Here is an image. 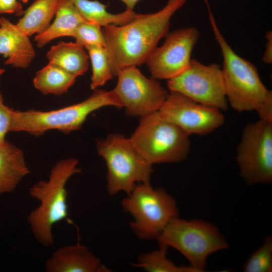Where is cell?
Wrapping results in <instances>:
<instances>
[{"label":"cell","instance_id":"cell-17","mask_svg":"<svg viewBox=\"0 0 272 272\" xmlns=\"http://www.w3.org/2000/svg\"><path fill=\"white\" fill-rule=\"evenodd\" d=\"M84 21L71 0H62L53 22L43 32L35 37L37 46L43 47L58 37H73L77 27Z\"/></svg>","mask_w":272,"mask_h":272},{"label":"cell","instance_id":"cell-14","mask_svg":"<svg viewBox=\"0 0 272 272\" xmlns=\"http://www.w3.org/2000/svg\"><path fill=\"white\" fill-rule=\"evenodd\" d=\"M47 272H109L89 248L78 242L57 249L45 264Z\"/></svg>","mask_w":272,"mask_h":272},{"label":"cell","instance_id":"cell-31","mask_svg":"<svg viewBox=\"0 0 272 272\" xmlns=\"http://www.w3.org/2000/svg\"><path fill=\"white\" fill-rule=\"evenodd\" d=\"M24 3H26L28 2V0H20Z\"/></svg>","mask_w":272,"mask_h":272},{"label":"cell","instance_id":"cell-10","mask_svg":"<svg viewBox=\"0 0 272 272\" xmlns=\"http://www.w3.org/2000/svg\"><path fill=\"white\" fill-rule=\"evenodd\" d=\"M170 92L179 93L192 100L220 110H226V98L222 68L213 63L205 65L191 59L189 66L168 80Z\"/></svg>","mask_w":272,"mask_h":272},{"label":"cell","instance_id":"cell-16","mask_svg":"<svg viewBox=\"0 0 272 272\" xmlns=\"http://www.w3.org/2000/svg\"><path fill=\"white\" fill-rule=\"evenodd\" d=\"M30 173L20 149L7 141L0 144V195L13 192Z\"/></svg>","mask_w":272,"mask_h":272},{"label":"cell","instance_id":"cell-29","mask_svg":"<svg viewBox=\"0 0 272 272\" xmlns=\"http://www.w3.org/2000/svg\"><path fill=\"white\" fill-rule=\"evenodd\" d=\"M126 6L127 10L133 11V9L137 4V3L140 0H120ZM173 0H168V1H171Z\"/></svg>","mask_w":272,"mask_h":272},{"label":"cell","instance_id":"cell-12","mask_svg":"<svg viewBox=\"0 0 272 272\" xmlns=\"http://www.w3.org/2000/svg\"><path fill=\"white\" fill-rule=\"evenodd\" d=\"M199 36V32L194 27L168 33L164 43L156 47L146 61L152 77L168 80L186 70Z\"/></svg>","mask_w":272,"mask_h":272},{"label":"cell","instance_id":"cell-28","mask_svg":"<svg viewBox=\"0 0 272 272\" xmlns=\"http://www.w3.org/2000/svg\"><path fill=\"white\" fill-rule=\"evenodd\" d=\"M266 42L265 51L262 57L263 62L266 64L272 63V32L268 31L265 35Z\"/></svg>","mask_w":272,"mask_h":272},{"label":"cell","instance_id":"cell-30","mask_svg":"<svg viewBox=\"0 0 272 272\" xmlns=\"http://www.w3.org/2000/svg\"><path fill=\"white\" fill-rule=\"evenodd\" d=\"M5 71V70L4 69L0 68V77L4 73Z\"/></svg>","mask_w":272,"mask_h":272},{"label":"cell","instance_id":"cell-2","mask_svg":"<svg viewBox=\"0 0 272 272\" xmlns=\"http://www.w3.org/2000/svg\"><path fill=\"white\" fill-rule=\"evenodd\" d=\"M206 5L215 38L223 56L222 69L228 102L239 112L254 111L259 118L272 121V92L263 84L256 66L237 54L221 32Z\"/></svg>","mask_w":272,"mask_h":272},{"label":"cell","instance_id":"cell-22","mask_svg":"<svg viewBox=\"0 0 272 272\" xmlns=\"http://www.w3.org/2000/svg\"><path fill=\"white\" fill-rule=\"evenodd\" d=\"M168 247L159 245L158 249L140 254L137 263L131 265L148 272H199L191 265H177L167 257Z\"/></svg>","mask_w":272,"mask_h":272},{"label":"cell","instance_id":"cell-6","mask_svg":"<svg viewBox=\"0 0 272 272\" xmlns=\"http://www.w3.org/2000/svg\"><path fill=\"white\" fill-rule=\"evenodd\" d=\"M159 245L174 248L199 272L205 271L208 257L227 248L226 238L210 222L179 217L172 219L156 239Z\"/></svg>","mask_w":272,"mask_h":272},{"label":"cell","instance_id":"cell-15","mask_svg":"<svg viewBox=\"0 0 272 272\" xmlns=\"http://www.w3.org/2000/svg\"><path fill=\"white\" fill-rule=\"evenodd\" d=\"M0 54L8 58L6 64L21 69L28 67L35 55L29 36L4 17L0 20Z\"/></svg>","mask_w":272,"mask_h":272},{"label":"cell","instance_id":"cell-19","mask_svg":"<svg viewBox=\"0 0 272 272\" xmlns=\"http://www.w3.org/2000/svg\"><path fill=\"white\" fill-rule=\"evenodd\" d=\"M62 0H35L16 24L28 36L43 32L50 23Z\"/></svg>","mask_w":272,"mask_h":272},{"label":"cell","instance_id":"cell-23","mask_svg":"<svg viewBox=\"0 0 272 272\" xmlns=\"http://www.w3.org/2000/svg\"><path fill=\"white\" fill-rule=\"evenodd\" d=\"M87 49L92 69L90 87L91 89L95 90L103 86L113 76L105 48L93 47Z\"/></svg>","mask_w":272,"mask_h":272},{"label":"cell","instance_id":"cell-21","mask_svg":"<svg viewBox=\"0 0 272 272\" xmlns=\"http://www.w3.org/2000/svg\"><path fill=\"white\" fill-rule=\"evenodd\" d=\"M76 79V77L60 67L49 62L37 72L33 84L44 94L59 95L67 92Z\"/></svg>","mask_w":272,"mask_h":272},{"label":"cell","instance_id":"cell-20","mask_svg":"<svg viewBox=\"0 0 272 272\" xmlns=\"http://www.w3.org/2000/svg\"><path fill=\"white\" fill-rule=\"evenodd\" d=\"M83 19L98 24L101 27L109 25H122L132 20L136 14L126 9L119 14H111L106 10L107 6L97 0H71Z\"/></svg>","mask_w":272,"mask_h":272},{"label":"cell","instance_id":"cell-24","mask_svg":"<svg viewBox=\"0 0 272 272\" xmlns=\"http://www.w3.org/2000/svg\"><path fill=\"white\" fill-rule=\"evenodd\" d=\"M244 272L272 271V237L268 234L263 242L245 262L243 267Z\"/></svg>","mask_w":272,"mask_h":272},{"label":"cell","instance_id":"cell-8","mask_svg":"<svg viewBox=\"0 0 272 272\" xmlns=\"http://www.w3.org/2000/svg\"><path fill=\"white\" fill-rule=\"evenodd\" d=\"M97 149L106 163L109 195L120 191L128 194L137 184L150 182L152 165L141 157L129 139L120 134H110L98 142Z\"/></svg>","mask_w":272,"mask_h":272},{"label":"cell","instance_id":"cell-4","mask_svg":"<svg viewBox=\"0 0 272 272\" xmlns=\"http://www.w3.org/2000/svg\"><path fill=\"white\" fill-rule=\"evenodd\" d=\"M122 108L113 90L96 89L85 100L62 108L40 111L14 110L12 131H23L39 136L57 129L65 133L79 129L90 114L102 107Z\"/></svg>","mask_w":272,"mask_h":272},{"label":"cell","instance_id":"cell-1","mask_svg":"<svg viewBox=\"0 0 272 272\" xmlns=\"http://www.w3.org/2000/svg\"><path fill=\"white\" fill-rule=\"evenodd\" d=\"M186 1H168L156 13L136 14L124 25L103 27L105 49L113 76L124 67L146 63L159 41L169 33L172 17Z\"/></svg>","mask_w":272,"mask_h":272},{"label":"cell","instance_id":"cell-7","mask_svg":"<svg viewBox=\"0 0 272 272\" xmlns=\"http://www.w3.org/2000/svg\"><path fill=\"white\" fill-rule=\"evenodd\" d=\"M127 195L121 205L132 217L129 227L140 239H156L168 223L179 217L174 198L162 188H153L150 182L137 184Z\"/></svg>","mask_w":272,"mask_h":272},{"label":"cell","instance_id":"cell-9","mask_svg":"<svg viewBox=\"0 0 272 272\" xmlns=\"http://www.w3.org/2000/svg\"><path fill=\"white\" fill-rule=\"evenodd\" d=\"M240 174L249 185L272 182V121L246 124L236 149Z\"/></svg>","mask_w":272,"mask_h":272},{"label":"cell","instance_id":"cell-27","mask_svg":"<svg viewBox=\"0 0 272 272\" xmlns=\"http://www.w3.org/2000/svg\"><path fill=\"white\" fill-rule=\"evenodd\" d=\"M24 12L21 4L17 0H0V14H15L20 16Z\"/></svg>","mask_w":272,"mask_h":272},{"label":"cell","instance_id":"cell-11","mask_svg":"<svg viewBox=\"0 0 272 272\" xmlns=\"http://www.w3.org/2000/svg\"><path fill=\"white\" fill-rule=\"evenodd\" d=\"M117 77L113 90L128 115L142 117L158 111L169 94L156 79L148 78L136 66L123 68Z\"/></svg>","mask_w":272,"mask_h":272},{"label":"cell","instance_id":"cell-3","mask_svg":"<svg viewBox=\"0 0 272 272\" xmlns=\"http://www.w3.org/2000/svg\"><path fill=\"white\" fill-rule=\"evenodd\" d=\"M78 164L79 161L73 158L58 161L47 180L39 181L29 189L30 195L40 205L30 212L27 222L35 239L44 246L51 247L54 244L52 227L68 220L65 186L72 176L81 172Z\"/></svg>","mask_w":272,"mask_h":272},{"label":"cell","instance_id":"cell-5","mask_svg":"<svg viewBox=\"0 0 272 272\" xmlns=\"http://www.w3.org/2000/svg\"><path fill=\"white\" fill-rule=\"evenodd\" d=\"M189 136L157 111L141 117L129 139L141 157L153 165L185 159L190 149Z\"/></svg>","mask_w":272,"mask_h":272},{"label":"cell","instance_id":"cell-32","mask_svg":"<svg viewBox=\"0 0 272 272\" xmlns=\"http://www.w3.org/2000/svg\"><path fill=\"white\" fill-rule=\"evenodd\" d=\"M0 20H1V17H0Z\"/></svg>","mask_w":272,"mask_h":272},{"label":"cell","instance_id":"cell-18","mask_svg":"<svg viewBox=\"0 0 272 272\" xmlns=\"http://www.w3.org/2000/svg\"><path fill=\"white\" fill-rule=\"evenodd\" d=\"M49 62L55 64L76 78L88 70L89 55L77 43L59 42L46 53Z\"/></svg>","mask_w":272,"mask_h":272},{"label":"cell","instance_id":"cell-26","mask_svg":"<svg viewBox=\"0 0 272 272\" xmlns=\"http://www.w3.org/2000/svg\"><path fill=\"white\" fill-rule=\"evenodd\" d=\"M14 110L5 104L0 93V144L6 142V134L12 132Z\"/></svg>","mask_w":272,"mask_h":272},{"label":"cell","instance_id":"cell-13","mask_svg":"<svg viewBox=\"0 0 272 272\" xmlns=\"http://www.w3.org/2000/svg\"><path fill=\"white\" fill-rule=\"evenodd\" d=\"M158 111L164 118L189 135L209 134L225 121L220 109L199 103L176 92L169 93Z\"/></svg>","mask_w":272,"mask_h":272},{"label":"cell","instance_id":"cell-25","mask_svg":"<svg viewBox=\"0 0 272 272\" xmlns=\"http://www.w3.org/2000/svg\"><path fill=\"white\" fill-rule=\"evenodd\" d=\"M73 37L77 43L86 49L106 47L102 29L100 25L94 23L84 21L77 27Z\"/></svg>","mask_w":272,"mask_h":272}]
</instances>
